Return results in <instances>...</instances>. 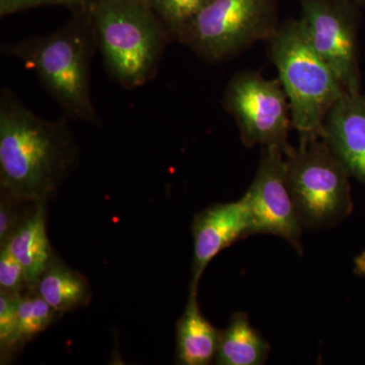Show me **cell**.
<instances>
[{"mask_svg": "<svg viewBox=\"0 0 365 365\" xmlns=\"http://www.w3.org/2000/svg\"><path fill=\"white\" fill-rule=\"evenodd\" d=\"M194 253L190 289L198 290L199 281L209 263L220 252L252 235V223L244 197L234 202L217 203L203 209L192 222Z\"/></svg>", "mask_w": 365, "mask_h": 365, "instance_id": "obj_10", "label": "cell"}, {"mask_svg": "<svg viewBox=\"0 0 365 365\" xmlns=\"http://www.w3.org/2000/svg\"><path fill=\"white\" fill-rule=\"evenodd\" d=\"M270 344L251 325L242 312L232 314L225 330L220 331L215 364L220 365H261L266 364Z\"/></svg>", "mask_w": 365, "mask_h": 365, "instance_id": "obj_14", "label": "cell"}, {"mask_svg": "<svg viewBox=\"0 0 365 365\" xmlns=\"http://www.w3.org/2000/svg\"><path fill=\"white\" fill-rule=\"evenodd\" d=\"M347 1L351 2V4L356 6V4H360V6H364L365 0H347Z\"/></svg>", "mask_w": 365, "mask_h": 365, "instance_id": "obj_23", "label": "cell"}, {"mask_svg": "<svg viewBox=\"0 0 365 365\" xmlns=\"http://www.w3.org/2000/svg\"><path fill=\"white\" fill-rule=\"evenodd\" d=\"M90 14L98 49L113 78L126 88L155 78L173 40L146 0H98Z\"/></svg>", "mask_w": 365, "mask_h": 365, "instance_id": "obj_4", "label": "cell"}, {"mask_svg": "<svg viewBox=\"0 0 365 365\" xmlns=\"http://www.w3.org/2000/svg\"><path fill=\"white\" fill-rule=\"evenodd\" d=\"M208 0H151V6L169 31L173 40L181 41L188 26Z\"/></svg>", "mask_w": 365, "mask_h": 365, "instance_id": "obj_17", "label": "cell"}, {"mask_svg": "<svg viewBox=\"0 0 365 365\" xmlns=\"http://www.w3.org/2000/svg\"><path fill=\"white\" fill-rule=\"evenodd\" d=\"M21 294L0 290V349L1 354L19 349L18 311Z\"/></svg>", "mask_w": 365, "mask_h": 365, "instance_id": "obj_18", "label": "cell"}, {"mask_svg": "<svg viewBox=\"0 0 365 365\" xmlns=\"http://www.w3.org/2000/svg\"><path fill=\"white\" fill-rule=\"evenodd\" d=\"M324 141L349 176L365 184V97L346 93L327 115Z\"/></svg>", "mask_w": 365, "mask_h": 365, "instance_id": "obj_11", "label": "cell"}, {"mask_svg": "<svg viewBox=\"0 0 365 365\" xmlns=\"http://www.w3.org/2000/svg\"><path fill=\"white\" fill-rule=\"evenodd\" d=\"M197 292L190 289L187 306L178 319L176 355L179 364H210L217 354L220 331L201 313Z\"/></svg>", "mask_w": 365, "mask_h": 365, "instance_id": "obj_12", "label": "cell"}, {"mask_svg": "<svg viewBox=\"0 0 365 365\" xmlns=\"http://www.w3.org/2000/svg\"><path fill=\"white\" fill-rule=\"evenodd\" d=\"M269 57L287 93L299 144L323 138L327 115L346 91L307 38L300 20H288L267 41Z\"/></svg>", "mask_w": 365, "mask_h": 365, "instance_id": "obj_3", "label": "cell"}, {"mask_svg": "<svg viewBox=\"0 0 365 365\" xmlns=\"http://www.w3.org/2000/svg\"><path fill=\"white\" fill-rule=\"evenodd\" d=\"M287 186L302 227H332L351 211L348 174L324 139L299 144L285 155Z\"/></svg>", "mask_w": 365, "mask_h": 365, "instance_id": "obj_5", "label": "cell"}, {"mask_svg": "<svg viewBox=\"0 0 365 365\" xmlns=\"http://www.w3.org/2000/svg\"><path fill=\"white\" fill-rule=\"evenodd\" d=\"M146 1H148V2H150V4L151 0H146Z\"/></svg>", "mask_w": 365, "mask_h": 365, "instance_id": "obj_24", "label": "cell"}, {"mask_svg": "<svg viewBox=\"0 0 365 365\" xmlns=\"http://www.w3.org/2000/svg\"><path fill=\"white\" fill-rule=\"evenodd\" d=\"M45 206L36 204L32 213L4 245L25 269L30 289L35 288L54 257L46 230Z\"/></svg>", "mask_w": 365, "mask_h": 365, "instance_id": "obj_13", "label": "cell"}, {"mask_svg": "<svg viewBox=\"0 0 365 365\" xmlns=\"http://www.w3.org/2000/svg\"><path fill=\"white\" fill-rule=\"evenodd\" d=\"M21 203L23 202L1 196V201H0V245L1 246L9 241L11 235L18 230L35 208L34 207L28 213L23 212L19 207Z\"/></svg>", "mask_w": 365, "mask_h": 365, "instance_id": "obj_20", "label": "cell"}, {"mask_svg": "<svg viewBox=\"0 0 365 365\" xmlns=\"http://www.w3.org/2000/svg\"><path fill=\"white\" fill-rule=\"evenodd\" d=\"M222 107L237 122L247 148H277L284 155L294 150L288 143L289 102L279 79L265 78L257 71L237 72L225 88Z\"/></svg>", "mask_w": 365, "mask_h": 365, "instance_id": "obj_7", "label": "cell"}, {"mask_svg": "<svg viewBox=\"0 0 365 365\" xmlns=\"http://www.w3.org/2000/svg\"><path fill=\"white\" fill-rule=\"evenodd\" d=\"M276 0H208L180 42L204 61L220 63L277 30Z\"/></svg>", "mask_w": 365, "mask_h": 365, "instance_id": "obj_6", "label": "cell"}, {"mask_svg": "<svg viewBox=\"0 0 365 365\" xmlns=\"http://www.w3.org/2000/svg\"><path fill=\"white\" fill-rule=\"evenodd\" d=\"M31 111L13 91L0 93L1 196L47 203L78 163V144L66 122Z\"/></svg>", "mask_w": 365, "mask_h": 365, "instance_id": "obj_1", "label": "cell"}, {"mask_svg": "<svg viewBox=\"0 0 365 365\" xmlns=\"http://www.w3.org/2000/svg\"><path fill=\"white\" fill-rule=\"evenodd\" d=\"M98 0H66V6L73 11H90Z\"/></svg>", "mask_w": 365, "mask_h": 365, "instance_id": "obj_22", "label": "cell"}, {"mask_svg": "<svg viewBox=\"0 0 365 365\" xmlns=\"http://www.w3.org/2000/svg\"><path fill=\"white\" fill-rule=\"evenodd\" d=\"M97 48L90 11H74V18L54 33L4 45L2 52L37 74L67 119L98 125L90 81L91 57Z\"/></svg>", "mask_w": 365, "mask_h": 365, "instance_id": "obj_2", "label": "cell"}, {"mask_svg": "<svg viewBox=\"0 0 365 365\" xmlns=\"http://www.w3.org/2000/svg\"><path fill=\"white\" fill-rule=\"evenodd\" d=\"M34 290L59 314L86 307L91 297V287L85 276L55 256Z\"/></svg>", "mask_w": 365, "mask_h": 365, "instance_id": "obj_15", "label": "cell"}, {"mask_svg": "<svg viewBox=\"0 0 365 365\" xmlns=\"http://www.w3.org/2000/svg\"><path fill=\"white\" fill-rule=\"evenodd\" d=\"M47 6H66V0H0V16H6Z\"/></svg>", "mask_w": 365, "mask_h": 365, "instance_id": "obj_21", "label": "cell"}, {"mask_svg": "<svg viewBox=\"0 0 365 365\" xmlns=\"http://www.w3.org/2000/svg\"><path fill=\"white\" fill-rule=\"evenodd\" d=\"M57 313L36 290L21 294L18 311V347L44 332Z\"/></svg>", "mask_w": 365, "mask_h": 365, "instance_id": "obj_16", "label": "cell"}, {"mask_svg": "<svg viewBox=\"0 0 365 365\" xmlns=\"http://www.w3.org/2000/svg\"><path fill=\"white\" fill-rule=\"evenodd\" d=\"M251 217L252 234L277 235L302 254L299 213L287 186V163L277 148H262L253 182L242 195Z\"/></svg>", "mask_w": 365, "mask_h": 365, "instance_id": "obj_9", "label": "cell"}, {"mask_svg": "<svg viewBox=\"0 0 365 365\" xmlns=\"http://www.w3.org/2000/svg\"><path fill=\"white\" fill-rule=\"evenodd\" d=\"M302 26L309 42L346 91L360 93L357 21L347 0H300Z\"/></svg>", "mask_w": 365, "mask_h": 365, "instance_id": "obj_8", "label": "cell"}, {"mask_svg": "<svg viewBox=\"0 0 365 365\" xmlns=\"http://www.w3.org/2000/svg\"><path fill=\"white\" fill-rule=\"evenodd\" d=\"M30 289L25 269L6 247L0 250V290L23 294Z\"/></svg>", "mask_w": 365, "mask_h": 365, "instance_id": "obj_19", "label": "cell"}]
</instances>
